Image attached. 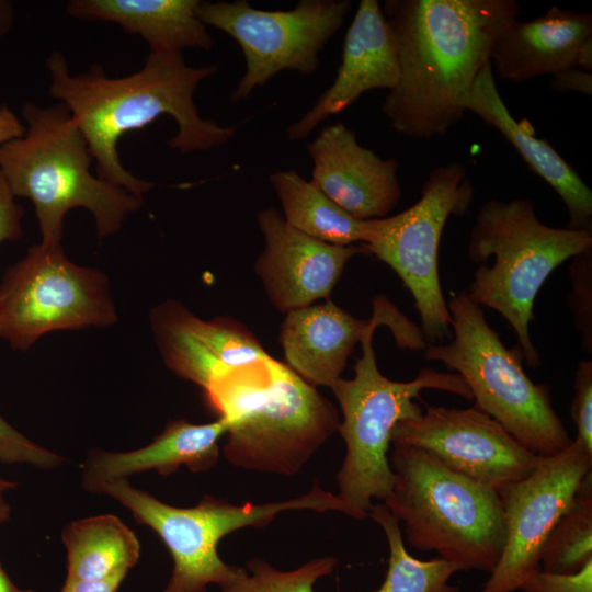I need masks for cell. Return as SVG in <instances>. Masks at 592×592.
Segmentation results:
<instances>
[{
  "label": "cell",
  "mask_w": 592,
  "mask_h": 592,
  "mask_svg": "<svg viewBox=\"0 0 592 592\" xmlns=\"http://www.w3.org/2000/svg\"><path fill=\"white\" fill-rule=\"evenodd\" d=\"M592 249V232L543 224L525 198L483 204L471 229L468 257L486 263L474 273L466 292L478 306L499 312L516 334L526 364L540 365L531 341L536 295L547 277L568 259Z\"/></svg>",
  "instance_id": "cell-6"
},
{
  "label": "cell",
  "mask_w": 592,
  "mask_h": 592,
  "mask_svg": "<svg viewBox=\"0 0 592 592\" xmlns=\"http://www.w3.org/2000/svg\"><path fill=\"white\" fill-rule=\"evenodd\" d=\"M26 127L19 117L7 106H0V144L22 137Z\"/></svg>",
  "instance_id": "cell-36"
},
{
  "label": "cell",
  "mask_w": 592,
  "mask_h": 592,
  "mask_svg": "<svg viewBox=\"0 0 592 592\" xmlns=\"http://www.w3.org/2000/svg\"><path fill=\"white\" fill-rule=\"evenodd\" d=\"M18 487V483L15 481L4 479L0 476V493H4L7 491L13 490Z\"/></svg>",
  "instance_id": "cell-40"
},
{
  "label": "cell",
  "mask_w": 592,
  "mask_h": 592,
  "mask_svg": "<svg viewBox=\"0 0 592 592\" xmlns=\"http://www.w3.org/2000/svg\"><path fill=\"white\" fill-rule=\"evenodd\" d=\"M265 247L254 263L271 303L289 312L328 299L348 261L364 246H337L311 238L288 225L274 208L257 215Z\"/></svg>",
  "instance_id": "cell-16"
},
{
  "label": "cell",
  "mask_w": 592,
  "mask_h": 592,
  "mask_svg": "<svg viewBox=\"0 0 592 592\" xmlns=\"http://www.w3.org/2000/svg\"><path fill=\"white\" fill-rule=\"evenodd\" d=\"M372 327L361 340L362 356L354 365V377L340 378L332 387L340 405L342 421L338 432L345 443V457L337 475L339 497L352 512V517L368 516L373 499L385 500L395 476L389 465L391 434L400 421L422 414L423 389H439L473 397L458 374L441 373L425 367L409 382H396L384 376L377 366L373 349Z\"/></svg>",
  "instance_id": "cell-8"
},
{
  "label": "cell",
  "mask_w": 592,
  "mask_h": 592,
  "mask_svg": "<svg viewBox=\"0 0 592 592\" xmlns=\"http://www.w3.org/2000/svg\"><path fill=\"white\" fill-rule=\"evenodd\" d=\"M570 265L569 307L585 352L592 350V249L574 255Z\"/></svg>",
  "instance_id": "cell-29"
},
{
  "label": "cell",
  "mask_w": 592,
  "mask_h": 592,
  "mask_svg": "<svg viewBox=\"0 0 592 592\" xmlns=\"http://www.w3.org/2000/svg\"><path fill=\"white\" fill-rule=\"evenodd\" d=\"M270 182L282 204L283 218L295 229L337 246L365 242L367 220L352 217L297 171H274Z\"/></svg>",
  "instance_id": "cell-25"
},
{
  "label": "cell",
  "mask_w": 592,
  "mask_h": 592,
  "mask_svg": "<svg viewBox=\"0 0 592 592\" xmlns=\"http://www.w3.org/2000/svg\"><path fill=\"white\" fill-rule=\"evenodd\" d=\"M522 592H592V560L573 574H556L538 570L520 587Z\"/></svg>",
  "instance_id": "cell-32"
},
{
  "label": "cell",
  "mask_w": 592,
  "mask_h": 592,
  "mask_svg": "<svg viewBox=\"0 0 592 592\" xmlns=\"http://www.w3.org/2000/svg\"><path fill=\"white\" fill-rule=\"evenodd\" d=\"M550 86L558 91H574L591 95L592 75L579 68L566 69L553 75Z\"/></svg>",
  "instance_id": "cell-34"
},
{
  "label": "cell",
  "mask_w": 592,
  "mask_h": 592,
  "mask_svg": "<svg viewBox=\"0 0 592 592\" xmlns=\"http://www.w3.org/2000/svg\"><path fill=\"white\" fill-rule=\"evenodd\" d=\"M22 115L24 135L0 144V172L15 197L33 203L41 243L60 244L73 208L92 214L100 239L116 234L144 201L91 173L88 143L64 103L29 101Z\"/></svg>",
  "instance_id": "cell-4"
},
{
  "label": "cell",
  "mask_w": 592,
  "mask_h": 592,
  "mask_svg": "<svg viewBox=\"0 0 592 592\" xmlns=\"http://www.w3.org/2000/svg\"><path fill=\"white\" fill-rule=\"evenodd\" d=\"M391 445L421 448L497 492L527 476L540 458L475 406H425L421 415L396 424Z\"/></svg>",
  "instance_id": "cell-14"
},
{
  "label": "cell",
  "mask_w": 592,
  "mask_h": 592,
  "mask_svg": "<svg viewBox=\"0 0 592 592\" xmlns=\"http://www.w3.org/2000/svg\"><path fill=\"white\" fill-rule=\"evenodd\" d=\"M203 390L207 406L229 424L224 457L246 470L297 475L340 424L334 406L271 355Z\"/></svg>",
  "instance_id": "cell-3"
},
{
  "label": "cell",
  "mask_w": 592,
  "mask_h": 592,
  "mask_svg": "<svg viewBox=\"0 0 592 592\" xmlns=\"http://www.w3.org/2000/svg\"><path fill=\"white\" fill-rule=\"evenodd\" d=\"M592 560V471L581 481L568 509L548 534L540 570L573 574Z\"/></svg>",
  "instance_id": "cell-27"
},
{
  "label": "cell",
  "mask_w": 592,
  "mask_h": 592,
  "mask_svg": "<svg viewBox=\"0 0 592 592\" xmlns=\"http://www.w3.org/2000/svg\"><path fill=\"white\" fill-rule=\"evenodd\" d=\"M67 553V579L104 580L128 573L140 556L135 533L113 514L79 519L61 533Z\"/></svg>",
  "instance_id": "cell-24"
},
{
  "label": "cell",
  "mask_w": 592,
  "mask_h": 592,
  "mask_svg": "<svg viewBox=\"0 0 592 592\" xmlns=\"http://www.w3.org/2000/svg\"><path fill=\"white\" fill-rule=\"evenodd\" d=\"M400 67L383 113L399 134L443 136L467 111L493 44L515 21L514 0H387L382 7Z\"/></svg>",
  "instance_id": "cell-1"
},
{
  "label": "cell",
  "mask_w": 592,
  "mask_h": 592,
  "mask_svg": "<svg viewBox=\"0 0 592 592\" xmlns=\"http://www.w3.org/2000/svg\"><path fill=\"white\" fill-rule=\"evenodd\" d=\"M24 210L0 172V243L15 241L23 236Z\"/></svg>",
  "instance_id": "cell-33"
},
{
  "label": "cell",
  "mask_w": 592,
  "mask_h": 592,
  "mask_svg": "<svg viewBox=\"0 0 592 592\" xmlns=\"http://www.w3.org/2000/svg\"><path fill=\"white\" fill-rule=\"evenodd\" d=\"M150 325L167 367L203 389L236 368L270 356L242 323L227 317L201 319L174 300L157 305Z\"/></svg>",
  "instance_id": "cell-17"
},
{
  "label": "cell",
  "mask_w": 592,
  "mask_h": 592,
  "mask_svg": "<svg viewBox=\"0 0 592 592\" xmlns=\"http://www.w3.org/2000/svg\"><path fill=\"white\" fill-rule=\"evenodd\" d=\"M387 325L403 349H425L421 330L385 297L374 299L367 320L353 317L329 298L286 314L280 342L287 366L312 386L331 388L340 378L357 342L372 327Z\"/></svg>",
  "instance_id": "cell-15"
},
{
  "label": "cell",
  "mask_w": 592,
  "mask_h": 592,
  "mask_svg": "<svg viewBox=\"0 0 592 592\" xmlns=\"http://www.w3.org/2000/svg\"><path fill=\"white\" fill-rule=\"evenodd\" d=\"M229 429L217 420L195 424L184 419L170 421L148 445L129 452L92 449L82 467V487L95 493L99 487L132 475L156 470L169 476L185 466L192 473H206L219 459V441Z\"/></svg>",
  "instance_id": "cell-20"
},
{
  "label": "cell",
  "mask_w": 592,
  "mask_h": 592,
  "mask_svg": "<svg viewBox=\"0 0 592 592\" xmlns=\"http://www.w3.org/2000/svg\"><path fill=\"white\" fill-rule=\"evenodd\" d=\"M4 493H0V523L10 517L11 506L4 499Z\"/></svg>",
  "instance_id": "cell-39"
},
{
  "label": "cell",
  "mask_w": 592,
  "mask_h": 592,
  "mask_svg": "<svg viewBox=\"0 0 592 592\" xmlns=\"http://www.w3.org/2000/svg\"><path fill=\"white\" fill-rule=\"evenodd\" d=\"M311 182L360 220L385 218L400 200L398 161L382 159L358 144L343 123L325 127L308 144Z\"/></svg>",
  "instance_id": "cell-18"
},
{
  "label": "cell",
  "mask_w": 592,
  "mask_h": 592,
  "mask_svg": "<svg viewBox=\"0 0 592 592\" xmlns=\"http://www.w3.org/2000/svg\"><path fill=\"white\" fill-rule=\"evenodd\" d=\"M127 573H117L104 580L67 579L60 592H117Z\"/></svg>",
  "instance_id": "cell-35"
},
{
  "label": "cell",
  "mask_w": 592,
  "mask_h": 592,
  "mask_svg": "<svg viewBox=\"0 0 592 592\" xmlns=\"http://www.w3.org/2000/svg\"><path fill=\"white\" fill-rule=\"evenodd\" d=\"M591 468L592 453L572 440L567 449L540 457L527 476L498 492L505 543L481 592H513L540 570L544 543Z\"/></svg>",
  "instance_id": "cell-13"
},
{
  "label": "cell",
  "mask_w": 592,
  "mask_h": 592,
  "mask_svg": "<svg viewBox=\"0 0 592 592\" xmlns=\"http://www.w3.org/2000/svg\"><path fill=\"white\" fill-rule=\"evenodd\" d=\"M467 111L499 130L530 169L558 193L568 210L567 228L592 232V191L550 144L534 135L527 122H517L511 115L497 88L490 61L474 82Z\"/></svg>",
  "instance_id": "cell-22"
},
{
  "label": "cell",
  "mask_w": 592,
  "mask_h": 592,
  "mask_svg": "<svg viewBox=\"0 0 592 592\" xmlns=\"http://www.w3.org/2000/svg\"><path fill=\"white\" fill-rule=\"evenodd\" d=\"M95 493L106 494L130 511L135 521L150 527L167 546L173 568L163 592H206L209 584L223 587L243 568L227 565L218 554L223 537L243 527H264L285 511H337L352 517L339 494L318 483L305 494L281 502L241 505L205 494L195 506L167 504L133 487L127 479L104 483Z\"/></svg>",
  "instance_id": "cell-9"
},
{
  "label": "cell",
  "mask_w": 592,
  "mask_h": 592,
  "mask_svg": "<svg viewBox=\"0 0 592 592\" xmlns=\"http://www.w3.org/2000/svg\"><path fill=\"white\" fill-rule=\"evenodd\" d=\"M352 3L348 0H300L292 10H260L246 0L201 1L197 18L237 41L246 71L231 101L246 100L283 70L312 75L319 53L338 32Z\"/></svg>",
  "instance_id": "cell-12"
},
{
  "label": "cell",
  "mask_w": 592,
  "mask_h": 592,
  "mask_svg": "<svg viewBox=\"0 0 592 592\" xmlns=\"http://www.w3.org/2000/svg\"><path fill=\"white\" fill-rule=\"evenodd\" d=\"M335 566V558L320 557L292 570H278L262 558H252L238 578L219 588L220 592H315L316 582L331 574Z\"/></svg>",
  "instance_id": "cell-28"
},
{
  "label": "cell",
  "mask_w": 592,
  "mask_h": 592,
  "mask_svg": "<svg viewBox=\"0 0 592 592\" xmlns=\"http://www.w3.org/2000/svg\"><path fill=\"white\" fill-rule=\"evenodd\" d=\"M66 458L26 437L0 415V463L54 469Z\"/></svg>",
  "instance_id": "cell-30"
},
{
  "label": "cell",
  "mask_w": 592,
  "mask_h": 592,
  "mask_svg": "<svg viewBox=\"0 0 592 592\" xmlns=\"http://www.w3.org/2000/svg\"><path fill=\"white\" fill-rule=\"evenodd\" d=\"M392 446L388 457L395 480L384 504L403 523L408 543L464 571L490 573L505 543L499 493L421 448Z\"/></svg>",
  "instance_id": "cell-5"
},
{
  "label": "cell",
  "mask_w": 592,
  "mask_h": 592,
  "mask_svg": "<svg viewBox=\"0 0 592 592\" xmlns=\"http://www.w3.org/2000/svg\"><path fill=\"white\" fill-rule=\"evenodd\" d=\"M400 77L397 45L377 0H361L345 34L342 60L333 83L312 107L286 129L289 140L307 137L374 89L392 90Z\"/></svg>",
  "instance_id": "cell-19"
},
{
  "label": "cell",
  "mask_w": 592,
  "mask_h": 592,
  "mask_svg": "<svg viewBox=\"0 0 592 592\" xmlns=\"http://www.w3.org/2000/svg\"><path fill=\"white\" fill-rule=\"evenodd\" d=\"M49 94L64 103L84 136L95 161L96 175L144 201L155 184L124 168L117 144L121 137L167 114L178 132L170 148L189 153L228 141L237 126L204 119L194 103L198 83L217 71L216 66L191 67L181 52L150 53L143 68L127 77L109 78L102 66L71 75L66 57L52 53L46 59Z\"/></svg>",
  "instance_id": "cell-2"
},
{
  "label": "cell",
  "mask_w": 592,
  "mask_h": 592,
  "mask_svg": "<svg viewBox=\"0 0 592 592\" xmlns=\"http://www.w3.org/2000/svg\"><path fill=\"white\" fill-rule=\"evenodd\" d=\"M117 320L109 277L73 263L60 244L41 242L0 283V339L27 351L46 333L107 327Z\"/></svg>",
  "instance_id": "cell-11"
},
{
  "label": "cell",
  "mask_w": 592,
  "mask_h": 592,
  "mask_svg": "<svg viewBox=\"0 0 592 592\" xmlns=\"http://www.w3.org/2000/svg\"><path fill=\"white\" fill-rule=\"evenodd\" d=\"M0 592H35L31 589H22L18 587L8 576L7 571L0 563Z\"/></svg>",
  "instance_id": "cell-38"
},
{
  "label": "cell",
  "mask_w": 592,
  "mask_h": 592,
  "mask_svg": "<svg viewBox=\"0 0 592 592\" xmlns=\"http://www.w3.org/2000/svg\"><path fill=\"white\" fill-rule=\"evenodd\" d=\"M200 0H72L67 12L77 19L107 21L140 35L150 53L209 50L213 38L197 18Z\"/></svg>",
  "instance_id": "cell-23"
},
{
  "label": "cell",
  "mask_w": 592,
  "mask_h": 592,
  "mask_svg": "<svg viewBox=\"0 0 592 592\" xmlns=\"http://www.w3.org/2000/svg\"><path fill=\"white\" fill-rule=\"evenodd\" d=\"M13 24V8L8 1H0V36L4 35Z\"/></svg>",
  "instance_id": "cell-37"
},
{
  "label": "cell",
  "mask_w": 592,
  "mask_h": 592,
  "mask_svg": "<svg viewBox=\"0 0 592 592\" xmlns=\"http://www.w3.org/2000/svg\"><path fill=\"white\" fill-rule=\"evenodd\" d=\"M574 395L570 405L577 435L573 439L592 453V362L580 361L574 375Z\"/></svg>",
  "instance_id": "cell-31"
},
{
  "label": "cell",
  "mask_w": 592,
  "mask_h": 592,
  "mask_svg": "<svg viewBox=\"0 0 592 592\" xmlns=\"http://www.w3.org/2000/svg\"><path fill=\"white\" fill-rule=\"evenodd\" d=\"M592 38V14L551 7L543 16L506 25L496 39L490 64L500 78L522 82L544 73L577 68Z\"/></svg>",
  "instance_id": "cell-21"
},
{
  "label": "cell",
  "mask_w": 592,
  "mask_h": 592,
  "mask_svg": "<svg viewBox=\"0 0 592 592\" xmlns=\"http://www.w3.org/2000/svg\"><path fill=\"white\" fill-rule=\"evenodd\" d=\"M452 340L426 344L424 357L463 377L475 407L496 420L539 457L567 449L572 439L556 413L549 387L535 384L522 368L520 346L508 349L466 292L447 303Z\"/></svg>",
  "instance_id": "cell-7"
},
{
  "label": "cell",
  "mask_w": 592,
  "mask_h": 592,
  "mask_svg": "<svg viewBox=\"0 0 592 592\" xmlns=\"http://www.w3.org/2000/svg\"><path fill=\"white\" fill-rule=\"evenodd\" d=\"M475 189L458 162L430 171L417 203L406 210L367 220L363 246L390 266L409 289L425 341L452 339L451 314L439 275V248L451 215H465Z\"/></svg>",
  "instance_id": "cell-10"
},
{
  "label": "cell",
  "mask_w": 592,
  "mask_h": 592,
  "mask_svg": "<svg viewBox=\"0 0 592 592\" xmlns=\"http://www.w3.org/2000/svg\"><path fill=\"white\" fill-rule=\"evenodd\" d=\"M368 517L382 527L389 547L385 580L372 592H462L449 579L463 568L441 558L420 560L411 556L398 520L384 503L373 504Z\"/></svg>",
  "instance_id": "cell-26"
}]
</instances>
